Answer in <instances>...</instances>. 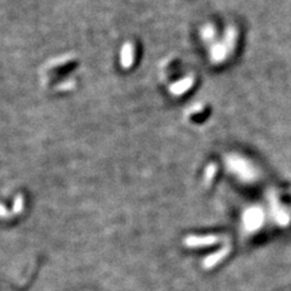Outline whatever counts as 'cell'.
I'll return each instance as SVG.
<instances>
[{"instance_id":"obj_5","label":"cell","mask_w":291,"mask_h":291,"mask_svg":"<svg viewBox=\"0 0 291 291\" xmlns=\"http://www.w3.org/2000/svg\"><path fill=\"white\" fill-rule=\"evenodd\" d=\"M192 82H193V80H192L191 78H188V79H183V80H181V81L176 82V84L171 85V87H170V91L175 95H179V94H182V92L186 91V90L191 86Z\"/></svg>"},{"instance_id":"obj_2","label":"cell","mask_w":291,"mask_h":291,"mask_svg":"<svg viewBox=\"0 0 291 291\" xmlns=\"http://www.w3.org/2000/svg\"><path fill=\"white\" fill-rule=\"evenodd\" d=\"M262 220H263V216H262L261 211L256 210V209H252V210L246 211L245 213V226L249 230H255L261 226Z\"/></svg>"},{"instance_id":"obj_1","label":"cell","mask_w":291,"mask_h":291,"mask_svg":"<svg viewBox=\"0 0 291 291\" xmlns=\"http://www.w3.org/2000/svg\"><path fill=\"white\" fill-rule=\"evenodd\" d=\"M218 240H220L218 237H215V235H205V237L189 235L183 240V244L188 247H203L217 244Z\"/></svg>"},{"instance_id":"obj_6","label":"cell","mask_w":291,"mask_h":291,"mask_svg":"<svg viewBox=\"0 0 291 291\" xmlns=\"http://www.w3.org/2000/svg\"><path fill=\"white\" fill-rule=\"evenodd\" d=\"M24 206V201L23 198L21 195H17L16 199L14 201V208H12V212L14 213H21L22 210H23Z\"/></svg>"},{"instance_id":"obj_4","label":"cell","mask_w":291,"mask_h":291,"mask_svg":"<svg viewBox=\"0 0 291 291\" xmlns=\"http://www.w3.org/2000/svg\"><path fill=\"white\" fill-rule=\"evenodd\" d=\"M133 61V46L130 43L125 44L121 50V65L123 67L129 68Z\"/></svg>"},{"instance_id":"obj_7","label":"cell","mask_w":291,"mask_h":291,"mask_svg":"<svg viewBox=\"0 0 291 291\" xmlns=\"http://www.w3.org/2000/svg\"><path fill=\"white\" fill-rule=\"evenodd\" d=\"M9 216H10V213L7 212L6 208L0 204V217H9Z\"/></svg>"},{"instance_id":"obj_3","label":"cell","mask_w":291,"mask_h":291,"mask_svg":"<svg viewBox=\"0 0 291 291\" xmlns=\"http://www.w3.org/2000/svg\"><path fill=\"white\" fill-rule=\"evenodd\" d=\"M228 252H229V247L226 246V247H222V249H220L218 251L213 252V254L209 255V256L203 261L204 268H212L213 266H216L218 262H221L226 256H227Z\"/></svg>"}]
</instances>
